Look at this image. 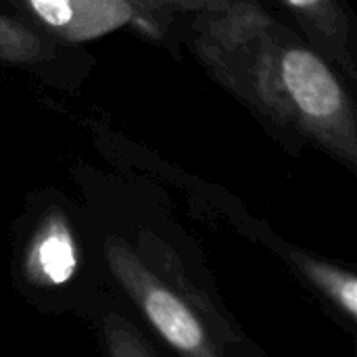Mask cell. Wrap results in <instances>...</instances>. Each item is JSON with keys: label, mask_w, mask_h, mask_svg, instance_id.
Here are the masks:
<instances>
[{"label": "cell", "mask_w": 357, "mask_h": 357, "mask_svg": "<svg viewBox=\"0 0 357 357\" xmlns=\"http://www.w3.org/2000/svg\"><path fill=\"white\" fill-rule=\"evenodd\" d=\"M109 357H155L138 331L117 314H107L102 322Z\"/></svg>", "instance_id": "cell-9"}, {"label": "cell", "mask_w": 357, "mask_h": 357, "mask_svg": "<svg viewBox=\"0 0 357 357\" xmlns=\"http://www.w3.org/2000/svg\"><path fill=\"white\" fill-rule=\"evenodd\" d=\"M307 31L312 44L354 75L351 27L341 0H282Z\"/></svg>", "instance_id": "cell-5"}, {"label": "cell", "mask_w": 357, "mask_h": 357, "mask_svg": "<svg viewBox=\"0 0 357 357\" xmlns=\"http://www.w3.org/2000/svg\"><path fill=\"white\" fill-rule=\"evenodd\" d=\"M33 17L56 38L88 42L102 38L136 15L128 0H23Z\"/></svg>", "instance_id": "cell-3"}, {"label": "cell", "mask_w": 357, "mask_h": 357, "mask_svg": "<svg viewBox=\"0 0 357 357\" xmlns=\"http://www.w3.org/2000/svg\"><path fill=\"white\" fill-rule=\"evenodd\" d=\"M52 54L48 42L13 17L0 13V63L33 65Z\"/></svg>", "instance_id": "cell-7"}, {"label": "cell", "mask_w": 357, "mask_h": 357, "mask_svg": "<svg viewBox=\"0 0 357 357\" xmlns=\"http://www.w3.org/2000/svg\"><path fill=\"white\" fill-rule=\"evenodd\" d=\"M77 268V247L67 220L50 213L33 232L27 247L23 272L38 287L65 284Z\"/></svg>", "instance_id": "cell-4"}, {"label": "cell", "mask_w": 357, "mask_h": 357, "mask_svg": "<svg viewBox=\"0 0 357 357\" xmlns=\"http://www.w3.org/2000/svg\"><path fill=\"white\" fill-rule=\"evenodd\" d=\"M195 52L238 100L356 165L357 121L349 94L324 56L253 0L195 21Z\"/></svg>", "instance_id": "cell-1"}, {"label": "cell", "mask_w": 357, "mask_h": 357, "mask_svg": "<svg viewBox=\"0 0 357 357\" xmlns=\"http://www.w3.org/2000/svg\"><path fill=\"white\" fill-rule=\"evenodd\" d=\"M299 266L305 272V276L322 293H326L339 310H343L351 320H356L357 280L351 272H345L337 266H331V264L314 259V257H301Z\"/></svg>", "instance_id": "cell-6"}, {"label": "cell", "mask_w": 357, "mask_h": 357, "mask_svg": "<svg viewBox=\"0 0 357 357\" xmlns=\"http://www.w3.org/2000/svg\"><path fill=\"white\" fill-rule=\"evenodd\" d=\"M105 257L115 280L144 314L149 324L180 357H224L192 307L169 289L126 243L109 241Z\"/></svg>", "instance_id": "cell-2"}, {"label": "cell", "mask_w": 357, "mask_h": 357, "mask_svg": "<svg viewBox=\"0 0 357 357\" xmlns=\"http://www.w3.org/2000/svg\"><path fill=\"white\" fill-rule=\"evenodd\" d=\"M134 8V15L142 13L151 19L169 17V15H195L211 17L224 13L232 6L234 0H128Z\"/></svg>", "instance_id": "cell-8"}]
</instances>
